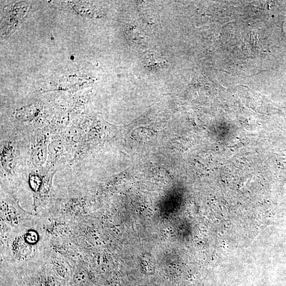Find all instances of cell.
Returning <instances> with one entry per match:
<instances>
[{"mask_svg":"<svg viewBox=\"0 0 286 286\" xmlns=\"http://www.w3.org/2000/svg\"><path fill=\"white\" fill-rule=\"evenodd\" d=\"M0 133L1 186L14 192L26 180L29 136L17 130L2 127Z\"/></svg>","mask_w":286,"mask_h":286,"instance_id":"1","label":"cell"},{"mask_svg":"<svg viewBox=\"0 0 286 286\" xmlns=\"http://www.w3.org/2000/svg\"><path fill=\"white\" fill-rule=\"evenodd\" d=\"M56 173L45 166L34 168L28 166L26 180L33 198L35 211L45 209L55 199L53 178Z\"/></svg>","mask_w":286,"mask_h":286,"instance_id":"2","label":"cell"},{"mask_svg":"<svg viewBox=\"0 0 286 286\" xmlns=\"http://www.w3.org/2000/svg\"><path fill=\"white\" fill-rule=\"evenodd\" d=\"M32 214L20 206L14 192L1 186V218L3 221L14 227L20 226Z\"/></svg>","mask_w":286,"mask_h":286,"instance_id":"3","label":"cell"},{"mask_svg":"<svg viewBox=\"0 0 286 286\" xmlns=\"http://www.w3.org/2000/svg\"><path fill=\"white\" fill-rule=\"evenodd\" d=\"M51 136L49 126L38 130L29 136L28 166L34 168L45 166Z\"/></svg>","mask_w":286,"mask_h":286,"instance_id":"4","label":"cell"},{"mask_svg":"<svg viewBox=\"0 0 286 286\" xmlns=\"http://www.w3.org/2000/svg\"><path fill=\"white\" fill-rule=\"evenodd\" d=\"M70 158L61 133L52 135L45 167L55 173L70 165Z\"/></svg>","mask_w":286,"mask_h":286,"instance_id":"5","label":"cell"},{"mask_svg":"<svg viewBox=\"0 0 286 286\" xmlns=\"http://www.w3.org/2000/svg\"><path fill=\"white\" fill-rule=\"evenodd\" d=\"M19 230V234L10 241L11 257L18 261L27 260L37 248L39 235L32 229Z\"/></svg>","mask_w":286,"mask_h":286,"instance_id":"6","label":"cell"},{"mask_svg":"<svg viewBox=\"0 0 286 286\" xmlns=\"http://www.w3.org/2000/svg\"><path fill=\"white\" fill-rule=\"evenodd\" d=\"M142 64L150 70H158L166 65V62L162 56L156 52L148 53L143 57Z\"/></svg>","mask_w":286,"mask_h":286,"instance_id":"7","label":"cell"}]
</instances>
